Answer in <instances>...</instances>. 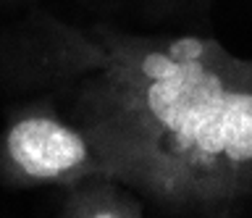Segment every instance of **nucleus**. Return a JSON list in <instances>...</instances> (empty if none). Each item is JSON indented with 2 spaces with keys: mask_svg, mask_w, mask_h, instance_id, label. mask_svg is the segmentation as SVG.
<instances>
[{
  "mask_svg": "<svg viewBox=\"0 0 252 218\" xmlns=\"http://www.w3.org/2000/svg\"><path fill=\"white\" fill-rule=\"evenodd\" d=\"M47 79L102 176L160 208L228 213L252 197V58L210 37L42 21Z\"/></svg>",
  "mask_w": 252,
  "mask_h": 218,
  "instance_id": "nucleus-1",
  "label": "nucleus"
},
{
  "mask_svg": "<svg viewBox=\"0 0 252 218\" xmlns=\"http://www.w3.org/2000/svg\"><path fill=\"white\" fill-rule=\"evenodd\" d=\"M0 174L13 187H66L102 176L90 137L53 103L24 105L8 121L0 142Z\"/></svg>",
  "mask_w": 252,
  "mask_h": 218,
  "instance_id": "nucleus-2",
  "label": "nucleus"
},
{
  "mask_svg": "<svg viewBox=\"0 0 252 218\" xmlns=\"http://www.w3.org/2000/svg\"><path fill=\"white\" fill-rule=\"evenodd\" d=\"M58 210L66 218H139L145 216V202L118 179L84 176L63 187Z\"/></svg>",
  "mask_w": 252,
  "mask_h": 218,
  "instance_id": "nucleus-3",
  "label": "nucleus"
}]
</instances>
